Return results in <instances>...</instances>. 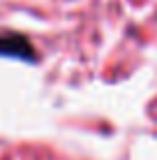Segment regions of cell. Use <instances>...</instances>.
<instances>
[{
  "label": "cell",
  "mask_w": 157,
  "mask_h": 160,
  "mask_svg": "<svg viewBox=\"0 0 157 160\" xmlns=\"http://www.w3.org/2000/svg\"><path fill=\"white\" fill-rule=\"evenodd\" d=\"M0 56L2 58H14V60H25V63H35L37 53L35 47L25 35L19 32H5L0 35Z\"/></svg>",
  "instance_id": "6da1fadb"
}]
</instances>
